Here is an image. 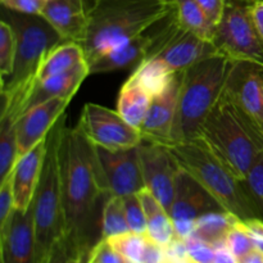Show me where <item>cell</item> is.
<instances>
[{"mask_svg":"<svg viewBox=\"0 0 263 263\" xmlns=\"http://www.w3.org/2000/svg\"><path fill=\"white\" fill-rule=\"evenodd\" d=\"M64 238L77 256L89 257L97 228V205L107 197L100 185L95 146L77 126H64L58 149Z\"/></svg>","mask_w":263,"mask_h":263,"instance_id":"cell-1","label":"cell"},{"mask_svg":"<svg viewBox=\"0 0 263 263\" xmlns=\"http://www.w3.org/2000/svg\"><path fill=\"white\" fill-rule=\"evenodd\" d=\"M175 0H92L81 46L87 64L166 18Z\"/></svg>","mask_w":263,"mask_h":263,"instance_id":"cell-2","label":"cell"},{"mask_svg":"<svg viewBox=\"0 0 263 263\" xmlns=\"http://www.w3.org/2000/svg\"><path fill=\"white\" fill-rule=\"evenodd\" d=\"M198 139L241 181L263 152L258 120L233 102L223 90L203 122Z\"/></svg>","mask_w":263,"mask_h":263,"instance_id":"cell-3","label":"cell"},{"mask_svg":"<svg viewBox=\"0 0 263 263\" xmlns=\"http://www.w3.org/2000/svg\"><path fill=\"white\" fill-rule=\"evenodd\" d=\"M170 152L182 171L194 177L225 211L239 220L261 218L257 207L244 186L231 170L221 162L203 141L195 139L185 143L170 144Z\"/></svg>","mask_w":263,"mask_h":263,"instance_id":"cell-4","label":"cell"},{"mask_svg":"<svg viewBox=\"0 0 263 263\" xmlns=\"http://www.w3.org/2000/svg\"><path fill=\"white\" fill-rule=\"evenodd\" d=\"M231 62L216 54L182 71L171 144L199 138L203 122L222 94Z\"/></svg>","mask_w":263,"mask_h":263,"instance_id":"cell-5","label":"cell"},{"mask_svg":"<svg viewBox=\"0 0 263 263\" xmlns=\"http://www.w3.org/2000/svg\"><path fill=\"white\" fill-rule=\"evenodd\" d=\"M7 9V8H5ZM8 20L15 32L17 49L10 76L2 82V116L12 112L33 85L36 73L46 54L61 43L59 33L41 15L23 14L7 9Z\"/></svg>","mask_w":263,"mask_h":263,"instance_id":"cell-6","label":"cell"},{"mask_svg":"<svg viewBox=\"0 0 263 263\" xmlns=\"http://www.w3.org/2000/svg\"><path fill=\"white\" fill-rule=\"evenodd\" d=\"M64 126L66 116L63 115L49 133L43 171L31 204L35 234V263H48L54 246L64 235L58 159L59 140Z\"/></svg>","mask_w":263,"mask_h":263,"instance_id":"cell-7","label":"cell"},{"mask_svg":"<svg viewBox=\"0 0 263 263\" xmlns=\"http://www.w3.org/2000/svg\"><path fill=\"white\" fill-rule=\"evenodd\" d=\"M254 0H226L221 21L216 26L213 44L218 53L233 62H252L263 67V41L252 18Z\"/></svg>","mask_w":263,"mask_h":263,"instance_id":"cell-8","label":"cell"},{"mask_svg":"<svg viewBox=\"0 0 263 263\" xmlns=\"http://www.w3.org/2000/svg\"><path fill=\"white\" fill-rule=\"evenodd\" d=\"M76 126L94 145L109 151L135 148L143 141L140 131L128 125L117 110L95 103L85 104Z\"/></svg>","mask_w":263,"mask_h":263,"instance_id":"cell-9","label":"cell"},{"mask_svg":"<svg viewBox=\"0 0 263 263\" xmlns=\"http://www.w3.org/2000/svg\"><path fill=\"white\" fill-rule=\"evenodd\" d=\"M95 146L100 185L107 197H126L145 189L138 146L120 151Z\"/></svg>","mask_w":263,"mask_h":263,"instance_id":"cell-10","label":"cell"},{"mask_svg":"<svg viewBox=\"0 0 263 263\" xmlns=\"http://www.w3.org/2000/svg\"><path fill=\"white\" fill-rule=\"evenodd\" d=\"M176 10L159 21L141 35L131 39L113 50L102 54L89 63L90 74L108 73L138 67L144 59L149 58L176 23Z\"/></svg>","mask_w":263,"mask_h":263,"instance_id":"cell-11","label":"cell"},{"mask_svg":"<svg viewBox=\"0 0 263 263\" xmlns=\"http://www.w3.org/2000/svg\"><path fill=\"white\" fill-rule=\"evenodd\" d=\"M223 210L220 203L185 171H180L176 190L168 213L174 222L177 239L186 240L193 235L195 222L204 213Z\"/></svg>","mask_w":263,"mask_h":263,"instance_id":"cell-12","label":"cell"},{"mask_svg":"<svg viewBox=\"0 0 263 263\" xmlns=\"http://www.w3.org/2000/svg\"><path fill=\"white\" fill-rule=\"evenodd\" d=\"M145 189H148L158 202L170 210L176 190L180 166L163 144L141 141L138 146Z\"/></svg>","mask_w":263,"mask_h":263,"instance_id":"cell-13","label":"cell"},{"mask_svg":"<svg viewBox=\"0 0 263 263\" xmlns=\"http://www.w3.org/2000/svg\"><path fill=\"white\" fill-rule=\"evenodd\" d=\"M216 54L220 53L215 44L185 30L176 21L168 35L151 57L162 59L174 72H182Z\"/></svg>","mask_w":263,"mask_h":263,"instance_id":"cell-14","label":"cell"},{"mask_svg":"<svg viewBox=\"0 0 263 263\" xmlns=\"http://www.w3.org/2000/svg\"><path fill=\"white\" fill-rule=\"evenodd\" d=\"M261 67L252 62H231L223 91L252 117L263 122V79Z\"/></svg>","mask_w":263,"mask_h":263,"instance_id":"cell-15","label":"cell"},{"mask_svg":"<svg viewBox=\"0 0 263 263\" xmlns=\"http://www.w3.org/2000/svg\"><path fill=\"white\" fill-rule=\"evenodd\" d=\"M71 100L72 98H53L36 105L18 118L15 122L18 158L48 138Z\"/></svg>","mask_w":263,"mask_h":263,"instance_id":"cell-16","label":"cell"},{"mask_svg":"<svg viewBox=\"0 0 263 263\" xmlns=\"http://www.w3.org/2000/svg\"><path fill=\"white\" fill-rule=\"evenodd\" d=\"M89 74V64H84L71 72L57 74V76H51L35 82L32 87L28 90L27 94L25 95V98L18 103L17 107L12 112L2 116L0 118H8L15 123L21 116L41 103L58 97L73 98Z\"/></svg>","mask_w":263,"mask_h":263,"instance_id":"cell-17","label":"cell"},{"mask_svg":"<svg viewBox=\"0 0 263 263\" xmlns=\"http://www.w3.org/2000/svg\"><path fill=\"white\" fill-rule=\"evenodd\" d=\"M0 263H35L32 205L14 210L8 225L0 229Z\"/></svg>","mask_w":263,"mask_h":263,"instance_id":"cell-18","label":"cell"},{"mask_svg":"<svg viewBox=\"0 0 263 263\" xmlns=\"http://www.w3.org/2000/svg\"><path fill=\"white\" fill-rule=\"evenodd\" d=\"M92 0H46L41 17L59 33L64 43L82 44Z\"/></svg>","mask_w":263,"mask_h":263,"instance_id":"cell-19","label":"cell"},{"mask_svg":"<svg viewBox=\"0 0 263 263\" xmlns=\"http://www.w3.org/2000/svg\"><path fill=\"white\" fill-rule=\"evenodd\" d=\"M182 72H177L170 86L153 98L145 121L140 128L141 138L149 143L171 144V134L176 115Z\"/></svg>","mask_w":263,"mask_h":263,"instance_id":"cell-20","label":"cell"},{"mask_svg":"<svg viewBox=\"0 0 263 263\" xmlns=\"http://www.w3.org/2000/svg\"><path fill=\"white\" fill-rule=\"evenodd\" d=\"M48 138L17 159L10 175L15 210L26 211L32 204L33 195L43 171Z\"/></svg>","mask_w":263,"mask_h":263,"instance_id":"cell-21","label":"cell"},{"mask_svg":"<svg viewBox=\"0 0 263 263\" xmlns=\"http://www.w3.org/2000/svg\"><path fill=\"white\" fill-rule=\"evenodd\" d=\"M146 216V236L154 243L166 248L177 239L174 222L168 211L158 202L148 189L138 193Z\"/></svg>","mask_w":263,"mask_h":263,"instance_id":"cell-22","label":"cell"},{"mask_svg":"<svg viewBox=\"0 0 263 263\" xmlns=\"http://www.w3.org/2000/svg\"><path fill=\"white\" fill-rule=\"evenodd\" d=\"M84 64H87V61L81 44L61 43L54 46L43 59L33 84L48 77L71 72Z\"/></svg>","mask_w":263,"mask_h":263,"instance_id":"cell-23","label":"cell"},{"mask_svg":"<svg viewBox=\"0 0 263 263\" xmlns=\"http://www.w3.org/2000/svg\"><path fill=\"white\" fill-rule=\"evenodd\" d=\"M152 100L153 97L133 77H128L118 94L117 112L128 125L140 131L151 108Z\"/></svg>","mask_w":263,"mask_h":263,"instance_id":"cell-24","label":"cell"},{"mask_svg":"<svg viewBox=\"0 0 263 263\" xmlns=\"http://www.w3.org/2000/svg\"><path fill=\"white\" fill-rule=\"evenodd\" d=\"M176 73L177 72L172 71L162 59L149 57L134 69L130 77L154 98L170 86Z\"/></svg>","mask_w":263,"mask_h":263,"instance_id":"cell-25","label":"cell"},{"mask_svg":"<svg viewBox=\"0 0 263 263\" xmlns=\"http://www.w3.org/2000/svg\"><path fill=\"white\" fill-rule=\"evenodd\" d=\"M175 10L181 27L213 43L216 26L211 22L197 0H175Z\"/></svg>","mask_w":263,"mask_h":263,"instance_id":"cell-26","label":"cell"},{"mask_svg":"<svg viewBox=\"0 0 263 263\" xmlns=\"http://www.w3.org/2000/svg\"><path fill=\"white\" fill-rule=\"evenodd\" d=\"M238 220V217L225 210L211 211L198 218L192 236L215 246L220 241H225L229 231Z\"/></svg>","mask_w":263,"mask_h":263,"instance_id":"cell-27","label":"cell"},{"mask_svg":"<svg viewBox=\"0 0 263 263\" xmlns=\"http://www.w3.org/2000/svg\"><path fill=\"white\" fill-rule=\"evenodd\" d=\"M127 220H126L125 204L122 197L110 195L105 199L102 208V222H100V238L109 239L121 234L128 233Z\"/></svg>","mask_w":263,"mask_h":263,"instance_id":"cell-28","label":"cell"},{"mask_svg":"<svg viewBox=\"0 0 263 263\" xmlns=\"http://www.w3.org/2000/svg\"><path fill=\"white\" fill-rule=\"evenodd\" d=\"M18 159L15 123L8 118H0V182L12 175Z\"/></svg>","mask_w":263,"mask_h":263,"instance_id":"cell-29","label":"cell"},{"mask_svg":"<svg viewBox=\"0 0 263 263\" xmlns=\"http://www.w3.org/2000/svg\"><path fill=\"white\" fill-rule=\"evenodd\" d=\"M107 240L127 263L143 262L144 252H145L146 243H148L146 235H140V234L128 231V233L113 236Z\"/></svg>","mask_w":263,"mask_h":263,"instance_id":"cell-30","label":"cell"},{"mask_svg":"<svg viewBox=\"0 0 263 263\" xmlns=\"http://www.w3.org/2000/svg\"><path fill=\"white\" fill-rule=\"evenodd\" d=\"M17 37L9 22H0V81L4 82L10 76L14 64Z\"/></svg>","mask_w":263,"mask_h":263,"instance_id":"cell-31","label":"cell"},{"mask_svg":"<svg viewBox=\"0 0 263 263\" xmlns=\"http://www.w3.org/2000/svg\"><path fill=\"white\" fill-rule=\"evenodd\" d=\"M225 243L228 248L230 249L231 253L238 259L239 263L256 249L253 240H252L251 235L247 231L246 226L243 225V221L241 220L236 221L233 229L229 231L228 236L225 239Z\"/></svg>","mask_w":263,"mask_h":263,"instance_id":"cell-32","label":"cell"},{"mask_svg":"<svg viewBox=\"0 0 263 263\" xmlns=\"http://www.w3.org/2000/svg\"><path fill=\"white\" fill-rule=\"evenodd\" d=\"M122 198L130 231L140 235H146V216L139 194H130Z\"/></svg>","mask_w":263,"mask_h":263,"instance_id":"cell-33","label":"cell"},{"mask_svg":"<svg viewBox=\"0 0 263 263\" xmlns=\"http://www.w3.org/2000/svg\"><path fill=\"white\" fill-rule=\"evenodd\" d=\"M243 184L249 197L253 199L261 213L263 212V152L257 157Z\"/></svg>","mask_w":263,"mask_h":263,"instance_id":"cell-34","label":"cell"},{"mask_svg":"<svg viewBox=\"0 0 263 263\" xmlns=\"http://www.w3.org/2000/svg\"><path fill=\"white\" fill-rule=\"evenodd\" d=\"M187 258L194 263H213L215 259V247L200 239L190 236L185 240Z\"/></svg>","mask_w":263,"mask_h":263,"instance_id":"cell-35","label":"cell"},{"mask_svg":"<svg viewBox=\"0 0 263 263\" xmlns=\"http://www.w3.org/2000/svg\"><path fill=\"white\" fill-rule=\"evenodd\" d=\"M87 263H127L107 239H100L89 254Z\"/></svg>","mask_w":263,"mask_h":263,"instance_id":"cell-36","label":"cell"},{"mask_svg":"<svg viewBox=\"0 0 263 263\" xmlns=\"http://www.w3.org/2000/svg\"><path fill=\"white\" fill-rule=\"evenodd\" d=\"M14 210V195L9 176L5 181L0 182V229L8 225Z\"/></svg>","mask_w":263,"mask_h":263,"instance_id":"cell-37","label":"cell"},{"mask_svg":"<svg viewBox=\"0 0 263 263\" xmlns=\"http://www.w3.org/2000/svg\"><path fill=\"white\" fill-rule=\"evenodd\" d=\"M3 8L23 14L40 15L46 0H0Z\"/></svg>","mask_w":263,"mask_h":263,"instance_id":"cell-38","label":"cell"},{"mask_svg":"<svg viewBox=\"0 0 263 263\" xmlns=\"http://www.w3.org/2000/svg\"><path fill=\"white\" fill-rule=\"evenodd\" d=\"M74 256H76V253L63 235L54 246L48 263H72Z\"/></svg>","mask_w":263,"mask_h":263,"instance_id":"cell-39","label":"cell"},{"mask_svg":"<svg viewBox=\"0 0 263 263\" xmlns=\"http://www.w3.org/2000/svg\"><path fill=\"white\" fill-rule=\"evenodd\" d=\"M198 4L202 7L205 14L215 26L218 25L225 10L226 0H197Z\"/></svg>","mask_w":263,"mask_h":263,"instance_id":"cell-40","label":"cell"},{"mask_svg":"<svg viewBox=\"0 0 263 263\" xmlns=\"http://www.w3.org/2000/svg\"><path fill=\"white\" fill-rule=\"evenodd\" d=\"M243 225L246 226L247 231L251 235L252 240H253L254 247L257 251L263 253V221L262 218H248V220L243 221Z\"/></svg>","mask_w":263,"mask_h":263,"instance_id":"cell-41","label":"cell"},{"mask_svg":"<svg viewBox=\"0 0 263 263\" xmlns=\"http://www.w3.org/2000/svg\"><path fill=\"white\" fill-rule=\"evenodd\" d=\"M166 249L148 238L141 263H166Z\"/></svg>","mask_w":263,"mask_h":263,"instance_id":"cell-42","label":"cell"},{"mask_svg":"<svg viewBox=\"0 0 263 263\" xmlns=\"http://www.w3.org/2000/svg\"><path fill=\"white\" fill-rule=\"evenodd\" d=\"M213 247H215V259H213V263H239L235 256L228 248L225 241H220V243L215 244Z\"/></svg>","mask_w":263,"mask_h":263,"instance_id":"cell-43","label":"cell"},{"mask_svg":"<svg viewBox=\"0 0 263 263\" xmlns=\"http://www.w3.org/2000/svg\"><path fill=\"white\" fill-rule=\"evenodd\" d=\"M252 18L259 37L263 41V0H254L252 3Z\"/></svg>","mask_w":263,"mask_h":263,"instance_id":"cell-44","label":"cell"},{"mask_svg":"<svg viewBox=\"0 0 263 263\" xmlns=\"http://www.w3.org/2000/svg\"><path fill=\"white\" fill-rule=\"evenodd\" d=\"M240 263H263V253L254 249L251 254L246 257Z\"/></svg>","mask_w":263,"mask_h":263,"instance_id":"cell-45","label":"cell"},{"mask_svg":"<svg viewBox=\"0 0 263 263\" xmlns=\"http://www.w3.org/2000/svg\"><path fill=\"white\" fill-rule=\"evenodd\" d=\"M87 259L89 257H85V256H74L73 259H72V263H87Z\"/></svg>","mask_w":263,"mask_h":263,"instance_id":"cell-46","label":"cell"},{"mask_svg":"<svg viewBox=\"0 0 263 263\" xmlns=\"http://www.w3.org/2000/svg\"><path fill=\"white\" fill-rule=\"evenodd\" d=\"M258 125H259V128H261L262 134H263V122H262V121H258Z\"/></svg>","mask_w":263,"mask_h":263,"instance_id":"cell-47","label":"cell"},{"mask_svg":"<svg viewBox=\"0 0 263 263\" xmlns=\"http://www.w3.org/2000/svg\"><path fill=\"white\" fill-rule=\"evenodd\" d=\"M261 73H262V79H263V67H261Z\"/></svg>","mask_w":263,"mask_h":263,"instance_id":"cell-48","label":"cell"}]
</instances>
